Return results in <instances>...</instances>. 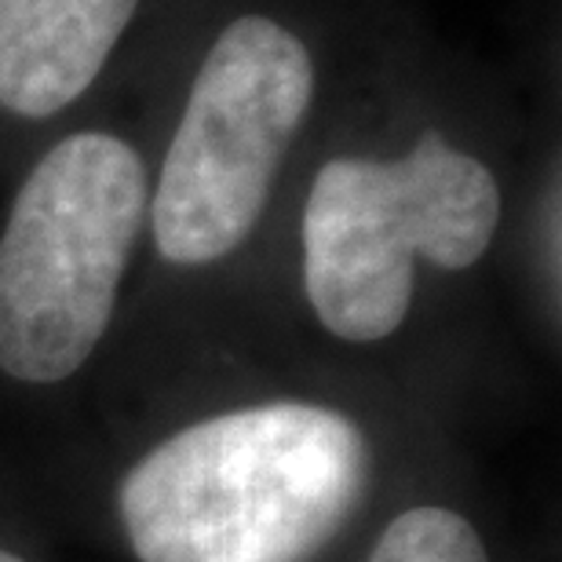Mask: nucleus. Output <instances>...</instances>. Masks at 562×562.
<instances>
[{
    "instance_id": "obj_1",
    "label": "nucleus",
    "mask_w": 562,
    "mask_h": 562,
    "mask_svg": "<svg viewBox=\"0 0 562 562\" xmlns=\"http://www.w3.org/2000/svg\"><path fill=\"white\" fill-rule=\"evenodd\" d=\"M369 442L347 413L267 402L183 427L117 490L139 562H311L369 490Z\"/></svg>"
},
{
    "instance_id": "obj_2",
    "label": "nucleus",
    "mask_w": 562,
    "mask_h": 562,
    "mask_svg": "<svg viewBox=\"0 0 562 562\" xmlns=\"http://www.w3.org/2000/svg\"><path fill=\"white\" fill-rule=\"evenodd\" d=\"M497 223V179L435 128L398 161L333 157L303 209L307 300L340 340H384L409 314L413 260L464 271L490 249Z\"/></svg>"
},
{
    "instance_id": "obj_3",
    "label": "nucleus",
    "mask_w": 562,
    "mask_h": 562,
    "mask_svg": "<svg viewBox=\"0 0 562 562\" xmlns=\"http://www.w3.org/2000/svg\"><path fill=\"white\" fill-rule=\"evenodd\" d=\"M146 168L125 139L77 132L22 179L0 234V369L74 376L103 340L146 220Z\"/></svg>"
},
{
    "instance_id": "obj_4",
    "label": "nucleus",
    "mask_w": 562,
    "mask_h": 562,
    "mask_svg": "<svg viewBox=\"0 0 562 562\" xmlns=\"http://www.w3.org/2000/svg\"><path fill=\"white\" fill-rule=\"evenodd\" d=\"M311 99V52L292 30L245 15L220 33L150 201L154 241L168 263H216L249 238Z\"/></svg>"
},
{
    "instance_id": "obj_5",
    "label": "nucleus",
    "mask_w": 562,
    "mask_h": 562,
    "mask_svg": "<svg viewBox=\"0 0 562 562\" xmlns=\"http://www.w3.org/2000/svg\"><path fill=\"white\" fill-rule=\"evenodd\" d=\"M139 0H0V106L52 117L85 95Z\"/></svg>"
},
{
    "instance_id": "obj_6",
    "label": "nucleus",
    "mask_w": 562,
    "mask_h": 562,
    "mask_svg": "<svg viewBox=\"0 0 562 562\" xmlns=\"http://www.w3.org/2000/svg\"><path fill=\"white\" fill-rule=\"evenodd\" d=\"M369 562H490L482 537L464 515L420 504L402 512L380 533Z\"/></svg>"
},
{
    "instance_id": "obj_7",
    "label": "nucleus",
    "mask_w": 562,
    "mask_h": 562,
    "mask_svg": "<svg viewBox=\"0 0 562 562\" xmlns=\"http://www.w3.org/2000/svg\"><path fill=\"white\" fill-rule=\"evenodd\" d=\"M0 562H26V559H19V555H11V552H4V548H0Z\"/></svg>"
}]
</instances>
